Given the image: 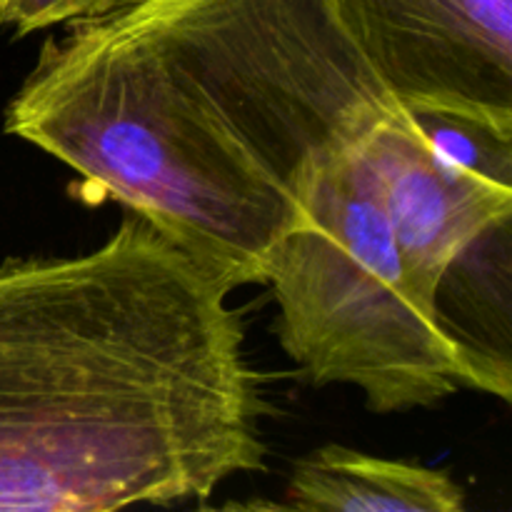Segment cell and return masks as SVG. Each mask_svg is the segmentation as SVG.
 <instances>
[{
    "label": "cell",
    "instance_id": "obj_1",
    "mask_svg": "<svg viewBox=\"0 0 512 512\" xmlns=\"http://www.w3.org/2000/svg\"><path fill=\"white\" fill-rule=\"evenodd\" d=\"M403 110L333 0H120L45 38L3 128L235 290Z\"/></svg>",
    "mask_w": 512,
    "mask_h": 512
},
{
    "label": "cell",
    "instance_id": "obj_2",
    "mask_svg": "<svg viewBox=\"0 0 512 512\" xmlns=\"http://www.w3.org/2000/svg\"><path fill=\"white\" fill-rule=\"evenodd\" d=\"M233 290L138 213L0 265V512L205 503L268 470Z\"/></svg>",
    "mask_w": 512,
    "mask_h": 512
},
{
    "label": "cell",
    "instance_id": "obj_3",
    "mask_svg": "<svg viewBox=\"0 0 512 512\" xmlns=\"http://www.w3.org/2000/svg\"><path fill=\"white\" fill-rule=\"evenodd\" d=\"M360 145L328 165L268 258L280 348L310 385H353L378 415L435 408L463 388L505 400L415 288Z\"/></svg>",
    "mask_w": 512,
    "mask_h": 512
},
{
    "label": "cell",
    "instance_id": "obj_4",
    "mask_svg": "<svg viewBox=\"0 0 512 512\" xmlns=\"http://www.w3.org/2000/svg\"><path fill=\"white\" fill-rule=\"evenodd\" d=\"M405 110L512 125V0H333Z\"/></svg>",
    "mask_w": 512,
    "mask_h": 512
},
{
    "label": "cell",
    "instance_id": "obj_5",
    "mask_svg": "<svg viewBox=\"0 0 512 512\" xmlns=\"http://www.w3.org/2000/svg\"><path fill=\"white\" fill-rule=\"evenodd\" d=\"M360 150L410 278L435 303L448 265L478 235L512 218V185L448 163L425 143L408 110L370 130Z\"/></svg>",
    "mask_w": 512,
    "mask_h": 512
},
{
    "label": "cell",
    "instance_id": "obj_6",
    "mask_svg": "<svg viewBox=\"0 0 512 512\" xmlns=\"http://www.w3.org/2000/svg\"><path fill=\"white\" fill-rule=\"evenodd\" d=\"M285 508L303 512H463L465 490L443 470L323 445L295 463Z\"/></svg>",
    "mask_w": 512,
    "mask_h": 512
},
{
    "label": "cell",
    "instance_id": "obj_7",
    "mask_svg": "<svg viewBox=\"0 0 512 512\" xmlns=\"http://www.w3.org/2000/svg\"><path fill=\"white\" fill-rule=\"evenodd\" d=\"M510 223L500 220L473 240L440 278V323L512 398L510 360Z\"/></svg>",
    "mask_w": 512,
    "mask_h": 512
},
{
    "label": "cell",
    "instance_id": "obj_8",
    "mask_svg": "<svg viewBox=\"0 0 512 512\" xmlns=\"http://www.w3.org/2000/svg\"><path fill=\"white\" fill-rule=\"evenodd\" d=\"M425 143L448 163L512 185V125L450 110H408Z\"/></svg>",
    "mask_w": 512,
    "mask_h": 512
},
{
    "label": "cell",
    "instance_id": "obj_9",
    "mask_svg": "<svg viewBox=\"0 0 512 512\" xmlns=\"http://www.w3.org/2000/svg\"><path fill=\"white\" fill-rule=\"evenodd\" d=\"M118 3L120 0H0V30H13V35L23 38L55 25L93 18Z\"/></svg>",
    "mask_w": 512,
    "mask_h": 512
}]
</instances>
